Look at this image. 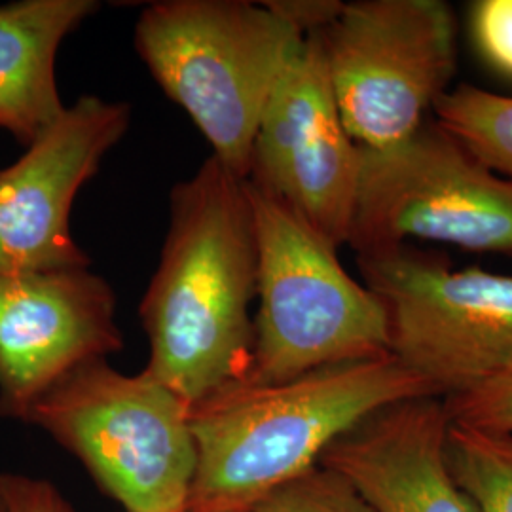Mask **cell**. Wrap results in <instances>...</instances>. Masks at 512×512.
I'll use <instances>...</instances> for the list:
<instances>
[{
	"label": "cell",
	"instance_id": "obj_1",
	"mask_svg": "<svg viewBox=\"0 0 512 512\" xmlns=\"http://www.w3.org/2000/svg\"><path fill=\"white\" fill-rule=\"evenodd\" d=\"M256 277L247 184L211 156L171 192L160 264L139 308L150 342L145 370L190 408L247 382Z\"/></svg>",
	"mask_w": 512,
	"mask_h": 512
},
{
	"label": "cell",
	"instance_id": "obj_2",
	"mask_svg": "<svg viewBox=\"0 0 512 512\" xmlns=\"http://www.w3.org/2000/svg\"><path fill=\"white\" fill-rule=\"evenodd\" d=\"M416 397L439 395L391 353L281 384L220 389L190 408L198 465L188 512L251 511L370 414Z\"/></svg>",
	"mask_w": 512,
	"mask_h": 512
},
{
	"label": "cell",
	"instance_id": "obj_3",
	"mask_svg": "<svg viewBox=\"0 0 512 512\" xmlns=\"http://www.w3.org/2000/svg\"><path fill=\"white\" fill-rule=\"evenodd\" d=\"M304 37L270 0H164L143 10L135 48L213 156L247 179L262 112Z\"/></svg>",
	"mask_w": 512,
	"mask_h": 512
},
{
	"label": "cell",
	"instance_id": "obj_4",
	"mask_svg": "<svg viewBox=\"0 0 512 512\" xmlns=\"http://www.w3.org/2000/svg\"><path fill=\"white\" fill-rule=\"evenodd\" d=\"M247 184L258 277L249 384H281L321 368L391 353L382 302L346 272L338 247L293 209Z\"/></svg>",
	"mask_w": 512,
	"mask_h": 512
},
{
	"label": "cell",
	"instance_id": "obj_5",
	"mask_svg": "<svg viewBox=\"0 0 512 512\" xmlns=\"http://www.w3.org/2000/svg\"><path fill=\"white\" fill-rule=\"evenodd\" d=\"M23 421L80 459L129 512H188L198 465L190 406L147 370L82 365Z\"/></svg>",
	"mask_w": 512,
	"mask_h": 512
},
{
	"label": "cell",
	"instance_id": "obj_6",
	"mask_svg": "<svg viewBox=\"0 0 512 512\" xmlns=\"http://www.w3.org/2000/svg\"><path fill=\"white\" fill-rule=\"evenodd\" d=\"M330 86L359 150L416 133L452 88L458 23L442 0H357L319 31Z\"/></svg>",
	"mask_w": 512,
	"mask_h": 512
},
{
	"label": "cell",
	"instance_id": "obj_7",
	"mask_svg": "<svg viewBox=\"0 0 512 512\" xmlns=\"http://www.w3.org/2000/svg\"><path fill=\"white\" fill-rule=\"evenodd\" d=\"M349 243L357 255L410 241L512 256V179L495 173L437 122L384 150H359Z\"/></svg>",
	"mask_w": 512,
	"mask_h": 512
},
{
	"label": "cell",
	"instance_id": "obj_8",
	"mask_svg": "<svg viewBox=\"0 0 512 512\" xmlns=\"http://www.w3.org/2000/svg\"><path fill=\"white\" fill-rule=\"evenodd\" d=\"M391 355L448 399L512 365V275L456 270L412 245L357 255Z\"/></svg>",
	"mask_w": 512,
	"mask_h": 512
},
{
	"label": "cell",
	"instance_id": "obj_9",
	"mask_svg": "<svg viewBox=\"0 0 512 512\" xmlns=\"http://www.w3.org/2000/svg\"><path fill=\"white\" fill-rule=\"evenodd\" d=\"M359 179V148L342 122L315 31L296 46L270 93L247 181L340 247L351 236Z\"/></svg>",
	"mask_w": 512,
	"mask_h": 512
},
{
	"label": "cell",
	"instance_id": "obj_10",
	"mask_svg": "<svg viewBox=\"0 0 512 512\" xmlns=\"http://www.w3.org/2000/svg\"><path fill=\"white\" fill-rule=\"evenodd\" d=\"M131 107L82 95L0 171V274L88 268L71 232L80 188L126 135Z\"/></svg>",
	"mask_w": 512,
	"mask_h": 512
},
{
	"label": "cell",
	"instance_id": "obj_11",
	"mask_svg": "<svg viewBox=\"0 0 512 512\" xmlns=\"http://www.w3.org/2000/svg\"><path fill=\"white\" fill-rule=\"evenodd\" d=\"M116 296L88 268L0 274V414L31 406L76 368L122 349Z\"/></svg>",
	"mask_w": 512,
	"mask_h": 512
},
{
	"label": "cell",
	"instance_id": "obj_12",
	"mask_svg": "<svg viewBox=\"0 0 512 512\" xmlns=\"http://www.w3.org/2000/svg\"><path fill=\"white\" fill-rule=\"evenodd\" d=\"M452 418L442 397L389 404L334 440L319 463L374 512H476L450 469Z\"/></svg>",
	"mask_w": 512,
	"mask_h": 512
},
{
	"label": "cell",
	"instance_id": "obj_13",
	"mask_svg": "<svg viewBox=\"0 0 512 512\" xmlns=\"http://www.w3.org/2000/svg\"><path fill=\"white\" fill-rule=\"evenodd\" d=\"M99 10L95 0H19L0 6V129L29 147L65 112L55 57Z\"/></svg>",
	"mask_w": 512,
	"mask_h": 512
},
{
	"label": "cell",
	"instance_id": "obj_14",
	"mask_svg": "<svg viewBox=\"0 0 512 512\" xmlns=\"http://www.w3.org/2000/svg\"><path fill=\"white\" fill-rule=\"evenodd\" d=\"M437 124L495 173L512 179V97L459 86L440 97Z\"/></svg>",
	"mask_w": 512,
	"mask_h": 512
},
{
	"label": "cell",
	"instance_id": "obj_15",
	"mask_svg": "<svg viewBox=\"0 0 512 512\" xmlns=\"http://www.w3.org/2000/svg\"><path fill=\"white\" fill-rule=\"evenodd\" d=\"M448 461L476 512H512V435L452 423Z\"/></svg>",
	"mask_w": 512,
	"mask_h": 512
},
{
	"label": "cell",
	"instance_id": "obj_16",
	"mask_svg": "<svg viewBox=\"0 0 512 512\" xmlns=\"http://www.w3.org/2000/svg\"><path fill=\"white\" fill-rule=\"evenodd\" d=\"M249 512L374 511L344 476L319 463L260 499Z\"/></svg>",
	"mask_w": 512,
	"mask_h": 512
},
{
	"label": "cell",
	"instance_id": "obj_17",
	"mask_svg": "<svg viewBox=\"0 0 512 512\" xmlns=\"http://www.w3.org/2000/svg\"><path fill=\"white\" fill-rule=\"evenodd\" d=\"M444 401L452 423L486 433L512 435V365Z\"/></svg>",
	"mask_w": 512,
	"mask_h": 512
},
{
	"label": "cell",
	"instance_id": "obj_18",
	"mask_svg": "<svg viewBox=\"0 0 512 512\" xmlns=\"http://www.w3.org/2000/svg\"><path fill=\"white\" fill-rule=\"evenodd\" d=\"M473 33L484 59L512 78V0L476 2Z\"/></svg>",
	"mask_w": 512,
	"mask_h": 512
},
{
	"label": "cell",
	"instance_id": "obj_19",
	"mask_svg": "<svg viewBox=\"0 0 512 512\" xmlns=\"http://www.w3.org/2000/svg\"><path fill=\"white\" fill-rule=\"evenodd\" d=\"M6 512H76L54 484L25 475H0Z\"/></svg>",
	"mask_w": 512,
	"mask_h": 512
},
{
	"label": "cell",
	"instance_id": "obj_20",
	"mask_svg": "<svg viewBox=\"0 0 512 512\" xmlns=\"http://www.w3.org/2000/svg\"><path fill=\"white\" fill-rule=\"evenodd\" d=\"M0 512H6L4 511V503H2V497H0Z\"/></svg>",
	"mask_w": 512,
	"mask_h": 512
}]
</instances>
